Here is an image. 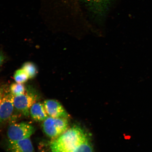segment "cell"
Returning <instances> with one entry per match:
<instances>
[{"label":"cell","instance_id":"6da1fadb","mask_svg":"<svg viewBox=\"0 0 152 152\" xmlns=\"http://www.w3.org/2000/svg\"><path fill=\"white\" fill-rule=\"evenodd\" d=\"M53 152H94L90 139L80 127L74 126L51 142Z\"/></svg>","mask_w":152,"mask_h":152},{"label":"cell","instance_id":"7a4b0ae2","mask_svg":"<svg viewBox=\"0 0 152 152\" xmlns=\"http://www.w3.org/2000/svg\"><path fill=\"white\" fill-rule=\"evenodd\" d=\"M88 13L97 21H103L115 0H80Z\"/></svg>","mask_w":152,"mask_h":152},{"label":"cell","instance_id":"3957f363","mask_svg":"<svg viewBox=\"0 0 152 152\" xmlns=\"http://www.w3.org/2000/svg\"><path fill=\"white\" fill-rule=\"evenodd\" d=\"M68 125L67 118L48 117L43 121L42 128L45 134L54 140L65 132L68 129Z\"/></svg>","mask_w":152,"mask_h":152},{"label":"cell","instance_id":"277c9868","mask_svg":"<svg viewBox=\"0 0 152 152\" xmlns=\"http://www.w3.org/2000/svg\"><path fill=\"white\" fill-rule=\"evenodd\" d=\"M35 132L34 127L29 124L22 122L13 124L7 132L9 141L15 142L30 138Z\"/></svg>","mask_w":152,"mask_h":152},{"label":"cell","instance_id":"5b68a950","mask_svg":"<svg viewBox=\"0 0 152 152\" xmlns=\"http://www.w3.org/2000/svg\"><path fill=\"white\" fill-rule=\"evenodd\" d=\"M37 97L31 93H25L20 96H14V107L23 115L27 116L30 115V110L32 105L36 102Z\"/></svg>","mask_w":152,"mask_h":152},{"label":"cell","instance_id":"8992f818","mask_svg":"<svg viewBox=\"0 0 152 152\" xmlns=\"http://www.w3.org/2000/svg\"><path fill=\"white\" fill-rule=\"evenodd\" d=\"M43 104L49 117L54 118L67 119L70 117L61 104L57 100L53 99L45 100Z\"/></svg>","mask_w":152,"mask_h":152},{"label":"cell","instance_id":"52a82bcc","mask_svg":"<svg viewBox=\"0 0 152 152\" xmlns=\"http://www.w3.org/2000/svg\"><path fill=\"white\" fill-rule=\"evenodd\" d=\"M14 96L10 92H6L4 94L0 105V123L8 120L14 111Z\"/></svg>","mask_w":152,"mask_h":152},{"label":"cell","instance_id":"ba28073f","mask_svg":"<svg viewBox=\"0 0 152 152\" xmlns=\"http://www.w3.org/2000/svg\"><path fill=\"white\" fill-rule=\"evenodd\" d=\"M9 150L10 152H35L30 138L18 141H9Z\"/></svg>","mask_w":152,"mask_h":152},{"label":"cell","instance_id":"9c48e42d","mask_svg":"<svg viewBox=\"0 0 152 152\" xmlns=\"http://www.w3.org/2000/svg\"><path fill=\"white\" fill-rule=\"evenodd\" d=\"M30 114L32 118L37 121H43L48 117L44 104L41 102H35L30 108Z\"/></svg>","mask_w":152,"mask_h":152},{"label":"cell","instance_id":"30bf717a","mask_svg":"<svg viewBox=\"0 0 152 152\" xmlns=\"http://www.w3.org/2000/svg\"><path fill=\"white\" fill-rule=\"evenodd\" d=\"M22 68L27 74L29 79L33 78L37 75V68L33 63L30 62H25L23 65Z\"/></svg>","mask_w":152,"mask_h":152},{"label":"cell","instance_id":"8fae6325","mask_svg":"<svg viewBox=\"0 0 152 152\" xmlns=\"http://www.w3.org/2000/svg\"><path fill=\"white\" fill-rule=\"evenodd\" d=\"M10 91L14 96H18L25 93L26 88L23 83H16L11 84Z\"/></svg>","mask_w":152,"mask_h":152},{"label":"cell","instance_id":"7c38bea8","mask_svg":"<svg viewBox=\"0 0 152 152\" xmlns=\"http://www.w3.org/2000/svg\"><path fill=\"white\" fill-rule=\"evenodd\" d=\"M14 78L16 83H23L29 79L27 74L22 68L15 72Z\"/></svg>","mask_w":152,"mask_h":152},{"label":"cell","instance_id":"4fadbf2b","mask_svg":"<svg viewBox=\"0 0 152 152\" xmlns=\"http://www.w3.org/2000/svg\"><path fill=\"white\" fill-rule=\"evenodd\" d=\"M5 57L4 55L3 54L2 52L0 51V66H1L2 64L4 62L5 60Z\"/></svg>","mask_w":152,"mask_h":152},{"label":"cell","instance_id":"5bb4252c","mask_svg":"<svg viewBox=\"0 0 152 152\" xmlns=\"http://www.w3.org/2000/svg\"><path fill=\"white\" fill-rule=\"evenodd\" d=\"M5 90L4 89V88L2 87H0V105L1 103L2 99L4 94Z\"/></svg>","mask_w":152,"mask_h":152}]
</instances>
